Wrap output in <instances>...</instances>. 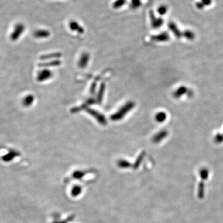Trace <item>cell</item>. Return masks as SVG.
<instances>
[{
  "instance_id": "obj_1",
  "label": "cell",
  "mask_w": 223,
  "mask_h": 223,
  "mask_svg": "<svg viewBox=\"0 0 223 223\" xmlns=\"http://www.w3.org/2000/svg\"><path fill=\"white\" fill-rule=\"evenodd\" d=\"M135 107V103L133 101H129L122 106L118 111L110 116V118L112 121H118L122 120L126 115Z\"/></svg>"
},
{
  "instance_id": "obj_2",
  "label": "cell",
  "mask_w": 223,
  "mask_h": 223,
  "mask_svg": "<svg viewBox=\"0 0 223 223\" xmlns=\"http://www.w3.org/2000/svg\"><path fill=\"white\" fill-rule=\"evenodd\" d=\"M25 30V26L22 23H18L14 26L10 38L12 41H17L22 36Z\"/></svg>"
},
{
  "instance_id": "obj_3",
  "label": "cell",
  "mask_w": 223,
  "mask_h": 223,
  "mask_svg": "<svg viewBox=\"0 0 223 223\" xmlns=\"http://www.w3.org/2000/svg\"><path fill=\"white\" fill-rule=\"evenodd\" d=\"M85 110L87 113H89L92 117H93L95 120H96L101 125H105L107 123L105 117L102 115L101 113L99 112L98 111L93 110L92 108H86Z\"/></svg>"
},
{
  "instance_id": "obj_4",
  "label": "cell",
  "mask_w": 223,
  "mask_h": 223,
  "mask_svg": "<svg viewBox=\"0 0 223 223\" xmlns=\"http://www.w3.org/2000/svg\"><path fill=\"white\" fill-rule=\"evenodd\" d=\"M53 76V73L48 69H43L40 71L37 76V79L39 82H43L49 80Z\"/></svg>"
},
{
  "instance_id": "obj_5",
  "label": "cell",
  "mask_w": 223,
  "mask_h": 223,
  "mask_svg": "<svg viewBox=\"0 0 223 223\" xmlns=\"http://www.w3.org/2000/svg\"><path fill=\"white\" fill-rule=\"evenodd\" d=\"M149 17L151 19V26L154 29H157L162 26L163 24V20L161 18H156L153 11L149 12Z\"/></svg>"
},
{
  "instance_id": "obj_6",
  "label": "cell",
  "mask_w": 223,
  "mask_h": 223,
  "mask_svg": "<svg viewBox=\"0 0 223 223\" xmlns=\"http://www.w3.org/2000/svg\"><path fill=\"white\" fill-rule=\"evenodd\" d=\"M90 55L87 52H83L78 61V67L80 68H85L89 61Z\"/></svg>"
},
{
  "instance_id": "obj_7",
  "label": "cell",
  "mask_w": 223,
  "mask_h": 223,
  "mask_svg": "<svg viewBox=\"0 0 223 223\" xmlns=\"http://www.w3.org/2000/svg\"><path fill=\"white\" fill-rule=\"evenodd\" d=\"M21 155V153L15 150H11L9 151L6 154L2 156V161L5 163H8L12 161L13 159L15 157H17Z\"/></svg>"
},
{
  "instance_id": "obj_8",
  "label": "cell",
  "mask_w": 223,
  "mask_h": 223,
  "mask_svg": "<svg viewBox=\"0 0 223 223\" xmlns=\"http://www.w3.org/2000/svg\"><path fill=\"white\" fill-rule=\"evenodd\" d=\"M69 27L71 30L73 32H76L78 34H82L84 33L83 27L76 21H71L69 22Z\"/></svg>"
},
{
  "instance_id": "obj_9",
  "label": "cell",
  "mask_w": 223,
  "mask_h": 223,
  "mask_svg": "<svg viewBox=\"0 0 223 223\" xmlns=\"http://www.w3.org/2000/svg\"><path fill=\"white\" fill-rule=\"evenodd\" d=\"M50 36V32L46 29H38L34 33V36L37 39H46Z\"/></svg>"
},
{
  "instance_id": "obj_10",
  "label": "cell",
  "mask_w": 223,
  "mask_h": 223,
  "mask_svg": "<svg viewBox=\"0 0 223 223\" xmlns=\"http://www.w3.org/2000/svg\"><path fill=\"white\" fill-rule=\"evenodd\" d=\"M169 39V35L166 33H163L157 36H153L151 37V40L155 42H165Z\"/></svg>"
},
{
  "instance_id": "obj_11",
  "label": "cell",
  "mask_w": 223,
  "mask_h": 223,
  "mask_svg": "<svg viewBox=\"0 0 223 223\" xmlns=\"http://www.w3.org/2000/svg\"><path fill=\"white\" fill-rule=\"evenodd\" d=\"M61 64V61L59 60H55L51 61L50 62L42 63L39 64V67H58Z\"/></svg>"
},
{
  "instance_id": "obj_12",
  "label": "cell",
  "mask_w": 223,
  "mask_h": 223,
  "mask_svg": "<svg viewBox=\"0 0 223 223\" xmlns=\"http://www.w3.org/2000/svg\"><path fill=\"white\" fill-rule=\"evenodd\" d=\"M35 98L33 95L29 94L26 96L22 100V104L26 107H29L32 105L34 102Z\"/></svg>"
},
{
  "instance_id": "obj_13",
  "label": "cell",
  "mask_w": 223,
  "mask_h": 223,
  "mask_svg": "<svg viewBox=\"0 0 223 223\" xmlns=\"http://www.w3.org/2000/svg\"><path fill=\"white\" fill-rule=\"evenodd\" d=\"M167 135V132L166 130H162L157 133L154 137H153V141L154 142H159L161 141L164 138H165Z\"/></svg>"
},
{
  "instance_id": "obj_14",
  "label": "cell",
  "mask_w": 223,
  "mask_h": 223,
  "mask_svg": "<svg viewBox=\"0 0 223 223\" xmlns=\"http://www.w3.org/2000/svg\"><path fill=\"white\" fill-rule=\"evenodd\" d=\"M61 57V54L60 53H53L50 54L43 55L40 57V59L41 60H46L50 59H58Z\"/></svg>"
},
{
  "instance_id": "obj_15",
  "label": "cell",
  "mask_w": 223,
  "mask_h": 223,
  "mask_svg": "<svg viewBox=\"0 0 223 223\" xmlns=\"http://www.w3.org/2000/svg\"><path fill=\"white\" fill-rule=\"evenodd\" d=\"M167 118V115L164 112H159L155 115L156 120L159 123H162L165 122Z\"/></svg>"
},
{
  "instance_id": "obj_16",
  "label": "cell",
  "mask_w": 223,
  "mask_h": 223,
  "mask_svg": "<svg viewBox=\"0 0 223 223\" xmlns=\"http://www.w3.org/2000/svg\"><path fill=\"white\" fill-rule=\"evenodd\" d=\"M204 184L203 181L200 182L198 185V197L199 198L202 199L204 197Z\"/></svg>"
},
{
  "instance_id": "obj_17",
  "label": "cell",
  "mask_w": 223,
  "mask_h": 223,
  "mask_svg": "<svg viewBox=\"0 0 223 223\" xmlns=\"http://www.w3.org/2000/svg\"><path fill=\"white\" fill-rule=\"evenodd\" d=\"M104 91H105V84H102L101 87H100L99 93L97 95V101H98V103H101L102 102V101L103 99Z\"/></svg>"
},
{
  "instance_id": "obj_18",
  "label": "cell",
  "mask_w": 223,
  "mask_h": 223,
  "mask_svg": "<svg viewBox=\"0 0 223 223\" xmlns=\"http://www.w3.org/2000/svg\"><path fill=\"white\" fill-rule=\"evenodd\" d=\"M127 2V0H116L114 2L112 5V7L114 9H119L123 7Z\"/></svg>"
},
{
  "instance_id": "obj_19",
  "label": "cell",
  "mask_w": 223,
  "mask_h": 223,
  "mask_svg": "<svg viewBox=\"0 0 223 223\" xmlns=\"http://www.w3.org/2000/svg\"><path fill=\"white\" fill-rule=\"evenodd\" d=\"M200 176L202 180H206L209 176V170L206 168H202L200 170Z\"/></svg>"
},
{
  "instance_id": "obj_20",
  "label": "cell",
  "mask_w": 223,
  "mask_h": 223,
  "mask_svg": "<svg viewBox=\"0 0 223 223\" xmlns=\"http://www.w3.org/2000/svg\"><path fill=\"white\" fill-rule=\"evenodd\" d=\"M141 0H131L130 8L132 9H136L141 6Z\"/></svg>"
},
{
  "instance_id": "obj_21",
  "label": "cell",
  "mask_w": 223,
  "mask_h": 223,
  "mask_svg": "<svg viewBox=\"0 0 223 223\" xmlns=\"http://www.w3.org/2000/svg\"><path fill=\"white\" fill-rule=\"evenodd\" d=\"M169 27L170 29L173 32V33L175 34V35H176L177 37H179L180 36V32L177 30V28L176 24H173V23H170L169 24Z\"/></svg>"
},
{
  "instance_id": "obj_22",
  "label": "cell",
  "mask_w": 223,
  "mask_h": 223,
  "mask_svg": "<svg viewBox=\"0 0 223 223\" xmlns=\"http://www.w3.org/2000/svg\"><path fill=\"white\" fill-rule=\"evenodd\" d=\"M186 91V88L184 87H181L178 89L176 92H174V96L176 98H179Z\"/></svg>"
},
{
  "instance_id": "obj_23",
  "label": "cell",
  "mask_w": 223,
  "mask_h": 223,
  "mask_svg": "<svg viewBox=\"0 0 223 223\" xmlns=\"http://www.w3.org/2000/svg\"><path fill=\"white\" fill-rule=\"evenodd\" d=\"M167 11V7L165 5H162L157 8V12L160 15H164Z\"/></svg>"
},
{
  "instance_id": "obj_24",
  "label": "cell",
  "mask_w": 223,
  "mask_h": 223,
  "mask_svg": "<svg viewBox=\"0 0 223 223\" xmlns=\"http://www.w3.org/2000/svg\"><path fill=\"white\" fill-rule=\"evenodd\" d=\"M95 87H96V84L94 83V84H92L91 87V93H93L94 92H95Z\"/></svg>"
}]
</instances>
